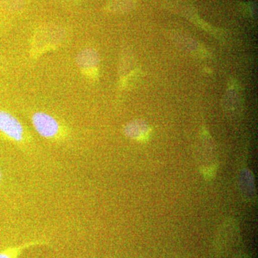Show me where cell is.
Wrapping results in <instances>:
<instances>
[{
	"instance_id": "obj_7",
	"label": "cell",
	"mask_w": 258,
	"mask_h": 258,
	"mask_svg": "<svg viewBox=\"0 0 258 258\" xmlns=\"http://www.w3.org/2000/svg\"><path fill=\"white\" fill-rule=\"evenodd\" d=\"M130 5L129 0H115L110 5L109 8L111 11L123 12L128 10Z\"/></svg>"
},
{
	"instance_id": "obj_2",
	"label": "cell",
	"mask_w": 258,
	"mask_h": 258,
	"mask_svg": "<svg viewBox=\"0 0 258 258\" xmlns=\"http://www.w3.org/2000/svg\"><path fill=\"white\" fill-rule=\"evenodd\" d=\"M0 133L15 142L23 140L24 128L23 125L11 113L0 111Z\"/></svg>"
},
{
	"instance_id": "obj_8",
	"label": "cell",
	"mask_w": 258,
	"mask_h": 258,
	"mask_svg": "<svg viewBox=\"0 0 258 258\" xmlns=\"http://www.w3.org/2000/svg\"><path fill=\"white\" fill-rule=\"evenodd\" d=\"M3 182V174H2V171L0 170V184Z\"/></svg>"
},
{
	"instance_id": "obj_6",
	"label": "cell",
	"mask_w": 258,
	"mask_h": 258,
	"mask_svg": "<svg viewBox=\"0 0 258 258\" xmlns=\"http://www.w3.org/2000/svg\"><path fill=\"white\" fill-rule=\"evenodd\" d=\"M25 0H0V6L8 11L16 13L23 10Z\"/></svg>"
},
{
	"instance_id": "obj_4",
	"label": "cell",
	"mask_w": 258,
	"mask_h": 258,
	"mask_svg": "<svg viewBox=\"0 0 258 258\" xmlns=\"http://www.w3.org/2000/svg\"><path fill=\"white\" fill-rule=\"evenodd\" d=\"M99 58L96 51L92 49H85L79 52L76 57V63L82 69L94 68L98 64Z\"/></svg>"
},
{
	"instance_id": "obj_5",
	"label": "cell",
	"mask_w": 258,
	"mask_h": 258,
	"mask_svg": "<svg viewBox=\"0 0 258 258\" xmlns=\"http://www.w3.org/2000/svg\"><path fill=\"white\" fill-rule=\"evenodd\" d=\"M43 244H45V242L42 240H35L20 244V245L14 246V247H8L0 251V258H19L25 249Z\"/></svg>"
},
{
	"instance_id": "obj_3",
	"label": "cell",
	"mask_w": 258,
	"mask_h": 258,
	"mask_svg": "<svg viewBox=\"0 0 258 258\" xmlns=\"http://www.w3.org/2000/svg\"><path fill=\"white\" fill-rule=\"evenodd\" d=\"M239 188L240 192L247 200H251L255 195V186L253 176L250 171L244 169L239 176Z\"/></svg>"
},
{
	"instance_id": "obj_1",
	"label": "cell",
	"mask_w": 258,
	"mask_h": 258,
	"mask_svg": "<svg viewBox=\"0 0 258 258\" xmlns=\"http://www.w3.org/2000/svg\"><path fill=\"white\" fill-rule=\"evenodd\" d=\"M32 122L37 133L44 138H53L60 130V125L55 118L43 112L35 113L32 116Z\"/></svg>"
}]
</instances>
